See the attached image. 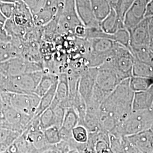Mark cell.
<instances>
[{
	"label": "cell",
	"instance_id": "obj_1",
	"mask_svg": "<svg viewBox=\"0 0 153 153\" xmlns=\"http://www.w3.org/2000/svg\"><path fill=\"white\" fill-rule=\"evenodd\" d=\"M134 92L129 86V78L121 82L105 98L100 112L109 116L120 124L132 111Z\"/></svg>",
	"mask_w": 153,
	"mask_h": 153
},
{
	"label": "cell",
	"instance_id": "obj_2",
	"mask_svg": "<svg viewBox=\"0 0 153 153\" xmlns=\"http://www.w3.org/2000/svg\"><path fill=\"white\" fill-rule=\"evenodd\" d=\"M153 129V109L132 110L126 119L116 126L109 134L128 136Z\"/></svg>",
	"mask_w": 153,
	"mask_h": 153
},
{
	"label": "cell",
	"instance_id": "obj_3",
	"mask_svg": "<svg viewBox=\"0 0 153 153\" xmlns=\"http://www.w3.org/2000/svg\"><path fill=\"white\" fill-rule=\"evenodd\" d=\"M43 71L19 74L13 76L0 75V90L10 93H34Z\"/></svg>",
	"mask_w": 153,
	"mask_h": 153
},
{
	"label": "cell",
	"instance_id": "obj_4",
	"mask_svg": "<svg viewBox=\"0 0 153 153\" xmlns=\"http://www.w3.org/2000/svg\"><path fill=\"white\" fill-rule=\"evenodd\" d=\"M134 57L129 48L121 44L115 43L112 55L104 63L115 71L121 81L132 76V69Z\"/></svg>",
	"mask_w": 153,
	"mask_h": 153
},
{
	"label": "cell",
	"instance_id": "obj_5",
	"mask_svg": "<svg viewBox=\"0 0 153 153\" xmlns=\"http://www.w3.org/2000/svg\"><path fill=\"white\" fill-rule=\"evenodd\" d=\"M42 71L43 63L26 60L21 56L0 62L1 76H13Z\"/></svg>",
	"mask_w": 153,
	"mask_h": 153
},
{
	"label": "cell",
	"instance_id": "obj_6",
	"mask_svg": "<svg viewBox=\"0 0 153 153\" xmlns=\"http://www.w3.org/2000/svg\"><path fill=\"white\" fill-rule=\"evenodd\" d=\"M40 98L34 93H9V106L25 115L33 117Z\"/></svg>",
	"mask_w": 153,
	"mask_h": 153
},
{
	"label": "cell",
	"instance_id": "obj_7",
	"mask_svg": "<svg viewBox=\"0 0 153 153\" xmlns=\"http://www.w3.org/2000/svg\"><path fill=\"white\" fill-rule=\"evenodd\" d=\"M121 82L116 72L111 67L104 63L98 67L94 88L107 97Z\"/></svg>",
	"mask_w": 153,
	"mask_h": 153
},
{
	"label": "cell",
	"instance_id": "obj_8",
	"mask_svg": "<svg viewBox=\"0 0 153 153\" xmlns=\"http://www.w3.org/2000/svg\"><path fill=\"white\" fill-rule=\"evenodd\" d=\"M33 118L10 106H7L2 109L0 117V126L16 130L22 133Z\"/></svg>",
	"mask_w": 153,
	"mask_h": 153
},
{
	"label": "cell",
	"instance_id": "obj_9",
	"mask_svg": "<svg viewBox=\"0 0 153 153\" xmlns=\"http://www.w3.org/2000/svg\"><path fill=\"white\" fill-rule=\"evenodd\" d=\"M98 68L88 67L81 74L78 83V92L87 103L91 97Z\"/></svg>",
	"mask_w": 153,
	"mask_h": 153
},
{
	"label": "cell",
	"instance_id": "obj_10",
	"mask_svg": "<svg viewBox=\"0 0 153 153\" xmlns=\"http://www.w3.org/2000/svg\"><path fill=\"white\" fill-rule=\"evenodd\" d=\"M150 0H135L126 13L123 19L124 27L129 30L145 18L146 9Z\"/></svg>",
	"mask_w": 153,
	"mask_h": 153
},
{
	"label": "cell",
	"instance_id": "obj_11",
	"mask_svg": "<svg viewBox=\"0 0 153 153\" xmlns=\"http://www.w3.org/2000/svg\"><path fill=\"white\" fill-rule=\"evenodd\" d=\"M126 137L136 153H153V130H148Z\"/></svg>",
	"mask_w": 153,
	"mask_h": 153
},
{
	"label": "cell",
	"instance_id": "obj_12",
	"mask_svg": "<svg viewBox=\"0 0 153 153\" xmlns=\"http://www.w3.org/2000/svg\"><path fill=\"white\" fill-rule=\"evenodd\" d=\"M59 105L65 108L71 107L69 87L66 73L59 74V80L55 93V98L50 107L53 108Z\"/></svg>",
	"mask_w": 153,
	"mask_h": 153
},
{
	"label": "cell",
	"instance_id": "obj_13",
	"mask_svg": "<svg viewBox=\"0 0 153 153\" xmlns=\"http://www.w3.org/2000/svg\"><path fill=\"white\" fill-rule=\"evenodd\" d=\"M11 18L16 25L26 29L27 31L35 27L33 14L22 0L16 3V9Z\"/></svg>",
	"mask_w": 153,
	"mask_h": 153
},
{
	"label": "cell",
	"instance_id": "obj_14",
	"mask_svg": "<svg viewBox=\"0 0 153 153\" xmlns=\"http://www.w3.org/2000/svg\"><path fill=\"white\" fill-rule=\"evenodd\" d=\"M128 31L130 34L131 48L132 47L149 46L150 40L147 18H145L137 26Z\"/></svg>",
	"mask_w": 153,
	"mask_h": 153
},
{
	"label": "cell",
	"instance_id": "obj_15",
	"mask_svg": "<svg viewBox=\"0 0 153 153\" xmlns=\"http://www.w3.org/2000/svg\"><path fill=\"white\" fill-rule=\"evenodd\" d=\"M76 12L83 25L87 28L100 27L94 16L90 0H75Z\"/></svg>",
	"mask_w": 153,
	"mask_h": 153
},
{
	"label": "cell",
	"instance_id": "obj_16",
	"mask_svg": "<svg viewBox=\"0 0 153 153\" xmlns=\"http://www.w3.org/2000/svg\"><path fill=\"white\" fill-rule=\"evenodd\" d=\"M153 103V84L146 90L134 93L132 110L151 109Z\"/></svg>",
	"mask_w": 153,
	"mask_h": 153
},
{
	"label": "cell",
	"instance_id": "obj_17",
	"mask_svg": "<svg viewBox=\"0 0 153 153\" xmlns=\"http://www.w3.org/2000/svg\"><path fill=\"white\" fill-rule=\"evenodd\" d=\"M100 27L104 33L109 35H113L119 30L125 27L123 19L112 7L109 14L100 22Z\"/></svg>",
	"mask_w": 153,
	"mask_h": 153
},
{
	"label": "cell",
	"instance_id": "obj_18",
	"mask_svg": "<svg viewBox=\"0 0 153 153\" xmlns=\"http://www.w3.org/2000/svg\"><path fill=\"white\" fill-rule=\"evenodd\" d=\"M22 134L16 130L0 126V153L6 151Z\"/></svg>",
	"mask_w": 153,
	"mask_h": 153
},
{
	"label": "cell",
	"instance_id": "obj_19",
	"mask_svg": "<svg viewBox=\"0 0 153 153\" xmlns=\"http://www.w3.org/2000/svg\"><path fill=\"white\" fill-rule=\"evenodd\" d=\"M58 80L59 75L43 71V74L34 91V94L41 98Z\"/></svg>",
	"mask_w": 153,
	"mask_h": 153
},
{
	"label": "cell",
	"instance_id": "obj_20",
	"mask_svg": "<svg viewBox=\"0 0 153 153\" xmlns=\"http://www.w3.org/2000/svg\"><path fill=\"white\" fill-rule=\"evenodd\" d=\"M94 16L99 22H102L111 11L108 0H90Z\"/></svg>",
	"mask_w": 153,
	"mask_h": 153
},
{
	"label": "cell",
	"instance_id": "obj_21",
	"mask_svg": "<svg viewBox=\"0 0 153 153\" xmlns=\"http://www.w3.org/2000/svg\"><path fill=\"white\" fill-rule=\"evenodd\" d=\"M21 56V51L12 42H0V62Z\"/></svg>",
	"mask_w": 153,
	"mask_h": 153
},
{
	"label": "cell",
	"instance_id": "obj_22",
	"mask_svg": "<svg viewBox=\"0 0 153 153\" xmlns=\"http://www.w3.org/2000/svg\"><path fill=\"white\" fill-rule=\"evenodd\" d=\"M57 83L58 81L55 83L54 85H53L49 90L40 98L38 107L36 109L35 115L34 116L35 117H39L45 110L48 109L51 107L53 101V99L55 98Z\"/></svg>",
	"mask_w": 153,
	"mask_h": 153
},
{
	"label": "cell",
	"instance_id": "obj_23",
	"mask_svg": "<svg viewBox=\"0 0 153 153\" xmlns=\"http://www.w3.org/2000/svg\"><path fill=\"white\" fill-rule=\"evenodd\" d=\"M153 84V77L132 76L129 78V86L134 93L146 90Z\"/></svg>",
	"mask_w": 153,
	"mask_h": 153
},
{
	"label": "cell",
	"instance_id": "obj_24",
	"mask_svg": "<svg viewBox=\"0 0 153 153\" xmlns=\"http://www.w3.org/2000/svg\"><path fill=\"white\" fill-rule=\"evenodd\" d=\"M79 118L76 110L73 107H68L66 108L65 114L62 125L61 128L65 130L71 131L79 124Z\"/></svg>",
	"mask_w": 153,
	"mask_h": 153
},
{
	"label": "cell",
	"instance_id": "obj_25",
	"mask_svg": "<svg viewBox=\"0 0 153 153\" xmlns=\"http://www.w3.org/2000/svg\"><path fill=\"white\" fill-rule=\"evenodd\" d=\"M131 50L135 59L153 64V53L149 46L132 47Z\"/></svg>",
	"mask_w": 153,
	"mask_h": 153
},
{
	"label": "cell",
	"instance_id": "obj_26",
	"mask_svg": "<svg viewBox=\"0 0 153 153\" xmlns=\"http://www.w3.org/2000/svg\"><path fill=\"white\" fill-rule=\"evenodd\" d=\"M132 76L153 78V64H148L134 59Z\"/></svg>",
	"mask_w": 153,
	"mask_h": 153
},
{
	"label": "cell",
	"instance_id": "obj_27",
	"mask_svg": "<svg viewBox=\"0 0 153 153\" xmlns=\"http://www.w3.org/2000/svg\"><path fill=\"white\" fill-rule=\"evenodd\" d=\"M38 117L39 126L43 131L49 127L54 126L55 116L53 109L49 107L45 110Z\"/></svg>",
	"mask_w": 153,
	"mask_h": 153
},
{
	"label": "cell",
	"instance_id": "obj_28",
	"mask_svg": "<svg viewBox=\"0 0 153 153\" xmlns=\"http://www.w3.org/2000/svg\"><path fill=\"white\" fill-rule=\"evenodd\" d=\"M45 141L49 145H56L61 141L60 129L53 126L43 131Z\"/></svg>",
	"mask_w": 153,
	"mask_h": 153
},
{
	"label": "cell",
	"instance_id": "obj_29",
	"mask_svg": "<svg viewBox=\"0 0 153 153\" xmlns=\"http://www.w3.org/2000/svg\"><path fill=\"white\" fill-rule=\"evenodd\" d=\"M112 40L116 43L121 44L131 50L130 34L129 31L126 28H121L113 34Z\"/></svg>",
	"mask_w": 153,
	"mask_h": 153
},
{
	"label": "cell",
	"instance_id": "obj_30",
	"mask_svg": "<svg viewBox=\"0 0 153 153\" xmlns=\"http://www.w3.org/2000/svg\"><path fill=\"white\" fill-rule=\"evenodd\" d=\"M74 140L79 143H86L88 141V131L84 126L78 125L71 131Z\"/></svg>",
	"mask_w": 153,
	"mask_h": 153
},
{
	"label": "cell",
	"instance_id": "obj_31",
	"mask_svg": "<svg viewBox=\"0 0 153 153\" xmlns=\"http://www.w3.org/2000/svg\"><path fill=\"white\" fill-rule=\"evenodd\" d=\"M70 150L69 145L66 142L61 141L56 145H49L43 151L39 153H67Z\"/></svg>",
	"mask_w": 153,
	"mask_h": 153
},
{
	"label": "cell",
	"instance_id": "obj_32",
	"mask_svg": "<svg viewBox=\"0 0 153 153\" xmlns=\"http://www.w3.org/2000/svg\"><path fill=\"white\" fill-rule=\"evenodd\" d=\"M135 0H120L117 5L113 8L115 10L116 13L118 16L121 19H124L126 13L131 7V5Z\"/></svg>",
	"mask_w": 153,
	"mask_h": 153
},
{
	"label": "cell",
	"instance_id": "obj_33",
	"mask_svg": "<svg viewBox=\"0 0 153 153\" xmlns=\"http://www.w3.org/2000/svg\"><path fill=\"white\" fill-rule=\"evenodd\" d=\"M26 5L32 14L42 10L44 7L45 0H22Z\"/></svg>",
	"mask_w": 153,
	"mask_h": 153
},
{
	"label": "cell",
	"instance_id": "obj_34",
	"mask_svg": "<svg viewBox=\"0 0 153 153\" xmlns=\"http://www.w3.org/2000/svg\"><path fill=\"white\" fill-rule=\"evenodd\" d=\"M52 109H53L54 116H55L54 126L60 129L62 125V123L64 119L66 108L59 105Z\"/></svg>",
	"mask_w": 153,
	"mask_h": 153
},
{
	"label": "cell",
	"instance_id": "obj_35",
	"mask_svg": "<svg viewBox=\"0 0 153 153\" xmlns=\"http://www.w3.org/2000/svg\"><path fill=\"white\" fill-rule=\"evenodd\" d=\"M15 9L16 3L0 2V10L6 19H9L13 16Z\"/></svg>",
	"mask_w": 153,
	"mask_h": 153
},
{
	"label": "cell",
	"instance_id": "obj_36",
	"mask_svg": "<svg viewBox=\"0 0 153 153\" xmlns=\"http://www.w3.org/2000/svg\"><path fill=\"white\" fill-rule=\"evenodd\" d=\"M11 39L6 33L4 27V23L0 22V42H10Z\"/></svg>",
	"mask_w": 153,
	"mask_h": 153
},
{
	"label": "cell",
	"instance_id": "obj_37",
	"mask_svg": "<svg viewBox=\"0 0 153 153\" xmlns=\"http://www.w3.org/2000/svg\"><path fill=\"white\" fill-rule=\"evenodd\" d=\"M148 21V30L149 34V46L153 45V16L147 18Z\"/></svg>",
	"mask_w": 153,
	"mask_h": 153
},
{
	"label": "cell",
	"instance_id": "obj_38",
	"mask_svg": "<svg viewBox=\"0 0 153 153\" xmlns=\"http://www.w3.org/2000/svg\"><path fill=\"white\" fill-rule=\"evenodd\" d=\"M153 16V0H150L148 2L146 13H145V18H149Z\"/></svg>",
	"mask_w": 153,
	"mask_h": 153
},
{
	"label": "cell",
	"instance_id": "obj_39",
	"mask_svg": "<svg viewBox=\"0 0 153 153\" xmlns=\"http://www.w3.org/2000/svg\"><path fill=\"white\" fill-rule=\"evenodd\" d=\"M108 1L111 5V7L112 8H114L115 6L117 5V4L119 2L120 0H108Z\"/></svg>",
	"mask_w": 153,
	"mask_h": 153
},
{
	"label": "cell",
	"instance_id": "obj_40",
	"mask_svg": "<svg viewBox=\"0 0 153 153\" xmlns=\"http://www.w3.org/2000/svg\"><path fill=\"white\" fill-rule=\"evenodd\" d=\"M6 21V18L5 16H4V15L2 14V12H1V10H0V22L4 23Z\"/></svg>",
	"mask_w": 153,
	"mask_h": 153
},
{
	"label": "cell",
	"instance_id": "obj_41",
	"mask_svg": "<svg viewBox=\"0 0 153 153\" xmlns=\"http://www.w3.org/2000/svg\"><path fill=\"white\" fill-rule=\"evenodd\" d=\"M81 153H95V152H94L93 150H91L89 149L87 147V146H86V148L84 149V150H83Z\"/></svg>",
	"mask_w": 153,
	"mask_h": 153
},
{
	"label": "cell",
	"instance_id": "obj_42",
	"mask_svg": "<svg viewBox=\"0 0 153 153\" xmlns=\"http://www.w3.org/2000/svg\"><path fill=\"white\" fill-rule=\"evenodd\" d=\"M19 0H0V2H11V3H16V2Z\"/></svg>",
	"mask_w": 153,
	"mask_h": 153
},
{
	"label": "cell",
	"instance_id": "obj_43",
	"mask_svg": "<svg viewBox=\"0 0 153 153\" xmlns=\"http://www.w3.org/2000/svg\"><path fill=\"white\" fill-rule=\"evenodd\" d=\"M67 153H80L76 149H72V150H70Z\"/></svg>",
	"mask_w": 153,
	"mask_h": 153
},
{
	"label": "cell",
	"instance_id": "obj_44",
	"mask_svg": "<svg viewBox=\"0 0 153 153\" xmlns=\"http://www.w3.org/2000/svg\"><path fill=\"white\" fill-rule=\"evenodd\" d=\"M2 109H3V107H2V105L1 104H0V117L1 116V115H2Z\"/></svg>",
	"mask_w": 153,
	"mask_h": 153
},
{
	"label": "cell",
	"instance_id": "obj_45",
	"mask_svg": "<svg viewBox=\"0 0 153 153\" xmlns=\"http://www.w3.org/2000/svg\"><path fill=\"white\" fill-rule=\"evenodd\" d=\"M149 47H150V48L151 49V50L152 51V52H153V45H151V46H149Z\"/></svg>",
	"mask_w": 153,
	"mask_h": 153
},
{
	"label": "cell",
	"instance_id": "obj_46",
	"mask_svg": "<svg viewBox=\"0 0 153 153\" xmlns=\"http://www.w3.org/2000/svg\"><path fill=\"white\" fill-rule=\"evenodd\" d=\"M152 109H153V105H152Z\"/></svg>",
	"mask_w": 153,
	"mask_h": 153
},
{
	"label": "cell",
	"instance_id": "obj_47",
	"mask_svg": "<svg viewBox=\"0 0 153 153\" xmlns=\"http://www.w3.org/2000/svg\"></svg>",
	"mask_w": 153,
	"mask_h": 153
}]
</instances>
